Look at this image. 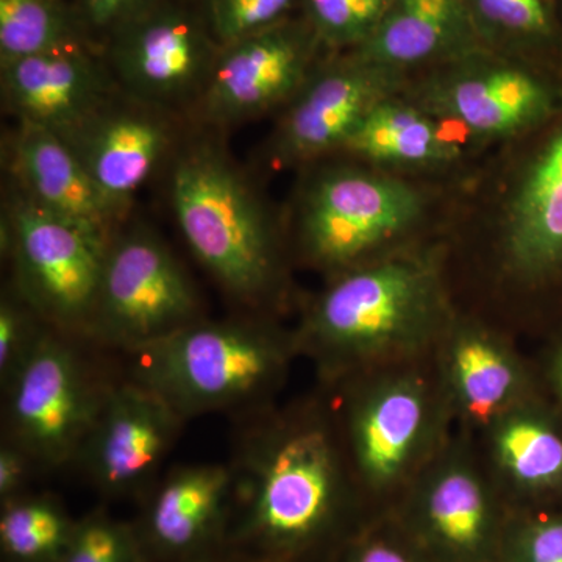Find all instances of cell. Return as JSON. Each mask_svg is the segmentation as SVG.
Here are the masks:
<instances>
[{
	"mask_svg": "<svg viewBox=\"0 0 562 562\" xmlns=\"http://www.w3.org/2000/svg\"><path fill=\"white\" fill-rule=\"evenodd\" d=\"M238 419L225 557L305 561L338 539L349 509L347 464L331 424L314 406L273 413L266 405Z\"/></svg>",
	"mask_w": 562,
	"mask_h": 562,
	"instance_id": "1",
	"label": "cell"
},
{
	"mask_svg": "<svg viewBox=\"0 0 562 562\" xmlns=\"http://www.w3.org/2000/svg\"><path fill=\"white\" fill-rule=\"evenodd\" d=\"M446 324L436 261L402 255L339 273L314 302L294 341L333 380L408 357L446 331Z\"/></svg>",
	"mask_w": 562,
	"mask_h": 562,
	"instance_id": "2",
	"label": "cell"
},
{
	"mask_svg": "<svg viewBox=\"0 0 562 562\" xmlns=\"http://www.w3.org/2000/svg\"><path fill=\"white\" fill-rule=\"evenodd\" d=\"M295 351L294 338L265 322L201 319L124 353L122 373L183 419L211 413L239 417L269 405Z\"/></svg>",
	"mask_w": 562,
	"mask_h": 562,
	"instance_id": "3",
	"label": "cell"
},
{
	"mask_svg": "<svg viewBox=\"0 0 562 562\" xmlns=\"http://www.w3.org/2000/svg\"><path fill=\"white\" fill-rule=\"evenodd\" d=\"M171 202L184 241L235 301L271 302L281 262L276 233L257 195L216 147L199 144L173 165Z\"/></svg>",
	"mask_w": 562,
	"mask_h": 562,
	"instance_id": "4",
	"label": "cell"
},
{
	"mask_svg": "<svg viewBox=\"0 0 562 562\" xmlns=\"http://www.w3.org/2000/svg\"><path fill=\"white\" fill-rule=\"evenodd\" d=\"M81 336L47 328L2 390V441L24 450L40 473L76 464L117 376Z\"/></svg>",
	"mask_w": 562,
	"mask_h": 562,
	"instance_id": "5",
	"label": "cell"
},
{
	"mask_svg": "<svg viewBox=\"0 0 562 562\" xmlns=\"http://www.w3.org/2000/svg\"><path fill=\"white\" fill-rule=\"evenodd\" d=\"M406 95L473 138L535 136L562 111V74L479 49L428 69Z\"/></svg>",
	"mask_w": 562,
	"mask_h": 562,
	"instance_id": "6",
	"label": "cell"
},
{
	"mask_svg": "<svg viewBox=\"0 0 562 562\" xmlns=\"http://www.w3.org/2000/svg\"><path fill=\"white\" fill-rule=\"evenodd\" d=\"M201 319L194 284L157 236L144 231L113 236L85 339L124 355Z\"/></svg>",
	"mask_w": 562,
	"mask_h": 562,
	"instance_id": "7",
	"label": "cell"
},
{
	"mask_svg": "<svg viewBox=\"0 0 562 562\" xmlns=\"http://www.w3.org/2000/svg\"><path fill=\"white\" fill-rule=\"evenodd\" d=\"M2 232L14 291L52 327L85 338L109 244L29 199L14 198Z\"/></svg>",
	"mask_w": 562,
	"mask_h": 562,
	"instance_id": "8",
	"label": "cell"
},
{
	"mask_svg": "<svg viewBox=\"0 0 562 562\" xmlns=\"http://www.w3.org/2000/svg\"><path fill=\"white\" fill-rule=\"evenodd\" d=\"M424 198L413 184L383 172L341 168L314 181L303 201V254L319 268L342 272L420 220Z\"/></svg>",
	"mask_w": 562,
	"mask_h": 562,
	"instance_id": "9",
	"label": "cell"
},
{
	"mask_svg": "<svg viewBox=\"0 0 562 562\" xmlns=\"http://www.w3.org/2000/svg\"><path fill=\"white\" fill-rule=\"evenodd\" d=\"M220 50L203 0H161L102 47L133 98L154 106L202 95Z\"/></svg>",
	"mask_w": 562,
	"mask_h": 562,
	"instance_id": "10",
	"label": "cell"
},
{
	"mask_svg": "<svg viewBox=\"0 0 562 562\" xmlns=\"http://www.w3.org/2000/svg\"><path fill=\"white\" fill-rule=\"evenodd\" d=\"M187 422L160 395L122 373L76 464L102 497L139 503L160 479Z\"/></svg>",
	"mask_w": 562,
	"mask_h": 562,
	"instance_id": "11",
	"label": "cell"
},
{
	"mask_svg": "<svg viewBox=\"0 0 562 562\" xmlns=\"http://www.w3.org/2000/svg\"><path fill=\"white\" fill-rule=\"evenodd\" d=\"M347 443L358 482L382 492L408 480L427 458L438 428V405L412 372L391 373L351 394Z\"/></svg>",
	"mask_w": 562,
	"mask_h": 562,
	"instance_id": "12",
	"label": "cell"
},
{
	"mask_svg": "<svg viewBox=\"0 0 562 562\" xmlns=\"http://www.w3.org/2000/svg\"><path fill=\"white\" fill-rule=\"evenodd\" d=\"M322 46L302 13L221 46L202 109L220 124L258 116L294 98L319 65Z\"/></svg>",
	"mask_w": 562,
	"mask_h": 562,
	"instance_id": "13",
	"label": "cell"
},
{
	"mask_svg": "<svg viewBox=\"0 0 562 562\" xmlns=\"http://www.w3.org/2000/svg\"><path fill=\"white\" fill-rule=\"evenodd\" d=\"M231 462L177 465L147 492L132 520L147 562H214L227 552Z\"/></svg>",
	"mask_w": 562,
	"mask_h": 562,
	"instance_id": "14",
	"label": "cell"
},
{
	"mask_svg": "<svg viewBox=\"0 0 562 562\" xmlns=\"http://www.w3.org/2000/svg\"><path fill=\"white\" fill-rule=\"evenodd\" d=\"M408 74L361 60L350 52L319 63L294 95L276 136L280 162L310 161L344 149L380 102L401 94Z\"/></svg>",
	"mask_w": 562,
	"mask_h": 562,
	"instance_id": "15",
	"label": "cell"
},
{
	"mask_svg": "<svg viewBox=\"0 0 562 562\" xmlns=\"http://www.w3.org/2000/svg\"><path fill=\"white\" fill-rule=\"evenodd\" d=\"M406 516L409 539L436 562L501 560L494 497L461 450L441 454L422 471Z\"/></svg>",
	"mask_w": 562,
	"mask_h": 562,
	"instance_id": "16",
	"label": "cell"
},
{
	"mask_svg": "<svg viewBox=\"0 0 562 562\" xmlns=\"http://www.w3.org/2000/svg\"><path fill=\"white\" fill-rule=\"evenodd\" d=\"M503 261L531 290L562 286V111L532 136L506 195Z\"/></svg>",
	"mask_w": 562,
	"mask_h": 562,
	"instance_id": "17",
	"label": "cell"
},
{
	"mask_svg": "<svg viewBox=\"0 0 562 562\" xmlns=\"http://www.w3.org/2000/svg\"><path fill=\"white\" fill-rule=\"evenodd\" d=\"M105 58L74 41L2 66L3 101L20 122L68 138L106 103Z\"/></svg>",
	"mask_w": 562,
	"mask_h": 562,
	"instance_id": "18",
	"label": "cell"
},
{
	"mask_svg": "<svg viewBox=\"0 0 562 562\" xmlns=\"http://www.w3.org/2000/svg\"><path fill=\"white\" fill-rule=\"evenodd\" d=\"M106 199L124 211L172 143L171 124L157 106H110L109 102L68 138Z\"/></svg>",
	"mask_w": 562,
	"mask_h": 562,
	"instance_id": "19",
	"label": "cell"
},
{
	"mask_svg": "<svg viewBox=\"0 0 562 562\" xmlns=\"http://www.w3.org/2000/svg\"><path fill=\"white\" fill-rule=\"evenodd\" d=\"M13 168L21 192L44 210L110 243L122 211L92 181L72 147L57 133L20 122Z\"/></svg>",
	"mask_w": 562,
	"mask_h": 562,
	"instance_id": "20",
	"label": "cell"
},
{
	"mask_svg": "<svg viewBox=\"0 0 562 562\" xmlns=\"http://www.w3.org/2000/svg\"><path fill=\"white\" fill-rule=\"evenodd\" d=\"M479 49L464 0H391L371 38L350 54L409 74Z\"/></svg>",
	"mask_w": 562,
	"mask_h": 562,
	"instance_id": "21",
	"label": "cell"
},
{
	"mask_svg": "<svg viewBox=\"0 0 562 562\" xmlns=\"http://www.w3.org/2000/svg\"><path fill=\"white\" fill-rule=\"evenodd\" d=\"M442 369L449 401L472 424L490 427L532 397L522 362L484 328L461 325L450 331L443 346Z\"/></svg>",
	"mask_w": 562,
	"mask_h": 562,
	"instance_id": "22",
	"label": "cell"
},
{
	"mask_svg": "<svg viewBox=\"0 0 562 562\" xmlns=\"http://www.w3.org/2000/svg\"><path fill=\"white\" fill-rule=\"evenodd\" d=\"M450 127L401 92L364 117L344 150L380 169L446 168L460 160L464 149Z\"/></svg>",
	"mask_w": 562,
	"mask_h": 562,
	"instance_id": "23",
	"label": "cell"
},
{
	"mask_svg": "<svg viewBox=\"0 0 562 562\" xmlns=\"http://www.w3.org/2000/svg\"><path fill=\"white\" fill-rule=\"evenodd\" d=\"M492 458L514 490L532 498L562 494V419L535 397L490 425Z\"/></svg>",
	"mask_w": 562,
	"mask_h": 562,
	"instance_id": "24",
	"label": "cell"
},
{
	"mask_svg": "<svg viewBox=\"0 0 562 562\" xmlns=\"http://www.w3.org/2000/svg\"><path fill=\"white\" fill-rule=\"evenodd\" d=\"M483 49L562 74L558 0H464Z\"/></svg>",
	"mask_w": 562,
	"mask_h": 562,
	"instance_id": "25",
	"label": "cell"
},
{
	"mask_svg": "<svg viewBox=\"0 0 562 562\" xmlns=\"http://www.w3.org/2000/svg\"><path fill=\"white\" fill-rule=\"evenodd\" d=\"M76 525L55 495L25 492L0 503L2 562H60Z\"/></svg>",
	"mask_w": 562,
	"mask_h": 562,
	"instance_id": "26",
	"label": "cell"
},
{
	"mask_svg": "<svg viewBox=\"0 0 562 562\" xmlns=\"http://www.w3.org/2000/svg\"><path fill=\"white\" fill-rule=\"evenodd\" d=\"M74 41H90L63 0H0V65ZM91 43V41H90Z\"/></svg>",
	"mask_w": 562,
	"mask_h": 562,
	"instance_id": "27",
	"label": "cell"
},
{
	"mask_svg": "<svg viewBox=\"0 0 562 562\" xmlns=\"http://www.w3.org/2000/svg\"><path fill=\"white\" fill-rule=\"evenodd\" d=\"M391 0H302L301 13L328 52H350L371 38Z\"/></svg>",
	"mask_w": 562,
	"mask_h": 562,
	"instance_id": "28",
	"label": "cell"
},
{
	"mask_svg": "<svg viewBox=\"0 0 562 562\" xmlns=\"http://www.w3.org/2000/svg\"><path fill=\"white\" fill-rule=\"evenodd\" d=\"M60 562H147L127 520L106 508H95L77 519L76 530Z\"/></svg>",
	"mask_w": 562,
	"mask_h": 562,
	"instance_id": "29",
	"label": "cell"
},
{
	"mask_svg": "<svg viewBox=\"0 0 562 562\" xmlns=\"http://www.w3.org/2000/svg\"><path fill=\"white\" fill-rule=\"evenodd\" d=\"M221 46L301 13L302 0H203Z\"/></svg>",
	"mask_w": 562,
	"mask_h": 562,
	"instance_id": "30",
	"label": "cell"
},
{
	"mask_svg": "<svg viewBox=\"0 0 562 562\" xmlns=\"http://www.w3.org/2000/svg\"><path fill=\"white\" fill-rule=\"evenodd\" d=\"M49 324L16 291L0 302V387L13 380L31 357Z\"/></svg>",
	"mask_w": 562,
	"mask_h": 562,
	"instance_id": "31",
	"label": "cell"
},
{
	"mask_svg": "<svg viewBox=\"0 0 562 562\" xmlns=\"http://www.w3.org/2000/svg\"><path fill=\"white\" fill-rule=\"evenodd\" d=\"M502 562H562V513L524 520L502 538Z\"/></svg>",
	"mask_w": 562,
	"mask_h": 562,
	"instance_id": "32",
	"label": "cell"
},
{
	"mask_svg": "<svg viewBox=\"0 0 562 562\" xmlns=\"http://www.w3.org/2000/svg\"><path fill=\"white\" fill-rule=\"evenodd\" d=\"M161 0H76L72 3L85 36L102 50L117 31Z\"/></svg>",
	"mask_w": 562,
	"mask_h": 562,
	"instance_id": "33",
	"label": "cell"
},
{
	"mask_svg": "<svg viewBox=\"0 0 562 562\" xmlns=\"http://www.w3.org/2000/svg\"><path fill=\"white\" fill-rule=\"evenodd\" d=\"M333 562H436L412 539L403 541L380 531L358 532L336 547Z\"/></svg>",
	"mask_w": 562,
	"mask_h": 562,
	"instance_id": "34",
	"label": "cell"
},
{
	"mask_svg": "<svg viewBox=\"0 0 562 562\" xmlns=\"http://www.w3.org/2000/svg\"><path fill=\"white\" fill-rule=\"evenodd\" d=\"M40 473L35 462L24 450L9 441L0 446V503L29 492V483Z\"/></svg>",
	"mask_w": 562,
	"mask_h": 562,
	"instance_id": "35",
	"label": "cell"
},
{
	"mask_svg": "<svg viewBox=\"0 0 562 562\" xmlns=\"http://www.w3.org/2000/svg\"><path fill=\"white\" fill-rule=\"evenodd\" d=\"M550 382L558 401V409L562 419V341L558 344L557 350L553 351L552 360H550Z\"/></svg>",
	"mask_w": 562,
	"mask_h": 562,
	"instance_id": "36",
	"label": "cell"
},
{
	"mask_svg": "<svg viewBox=\"0 0 562 562\" xmlns=\"http://www.w3.org/2000/svg\"><path fill=\"white\" fill-rule=\"evenodd\" d=\"M214 562H244V561L235 560V558L225 557V558H221V560H217Z\"/></svg>",
	"mask_w": 562,
	"mask_h": 562,
	"instance_id": "37",
	"label": "cell"
},
{
	"mask_svg": "<svg viewBox=\"0 0 562 562\" xmlns=\"http://www.w3.org/2000/svg\"><path fill=\"white\" fill-rule=\"evenodd\" d=\"M558 3H560L561 14H562V0H558Z\"/></svg>",
	"mask_w": 562,
	"mask_h": 562,
	"instance_id": "38",
	"label": "cell"
}]
</instances>
